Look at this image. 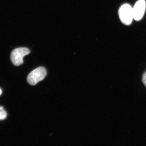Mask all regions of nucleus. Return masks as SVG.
<instances>
[{
    "label": "nucleus",
    "mask_w": 146,
    "mask_h": 146,
    "mask_svg": "<svg viewBox=\"0 0 146 146\" xmlns=\"http://www.w3.org/2000/svg\"><path fill=\"white\" fill-rule=\"evenodd\" d=\"M119 17L121 22L125 25H129L133 19V8L128 4H125L119 10Z\"/></svg>",
    "instance_id": "1"
},
{
    "label": "nucleus",
    "mask_w": 146,
    "mask_h": 146,
    "mask_svg": "<svg viewBox=\"0 0 146 146\" xmlns=\"http://www.w3.org/2000/svg\"><path fill=\"white\" fill-rule=\"evenodd\" d=\"M30 51L28 48H18L13 50L11 53V60L15 66H18L23 63V58L29 54Z\"/></svg>",
    "instance_id": "2"
},
{
    "label": "nucleus",
    "mask_w": 146,
    "mask_h": 146,
    "mask_svg": "<svg viewBox=\"0 0 146 146\" xmlns=\"http://www.w3.org/2000/svg\"><path fill=\"white\" fill-rule=\"evenodd\" d=\"M47 75L46 71L44 67H39L32 71L27 78L28 82L31 85H35L42 81Z\"/></svg>",
    "instance_id": "3"
},
{
    "label": "nucleus",
    "mask_w": 146,
    "mask_h": 146,
    "mask_svg": "<svg viewBox=\"0 0 146 146\" xmlns=\"http://www.w3.org/2000/svg\"><path fill=\"white\" fill-rule=\"evenodd\" d=\"M146 3L145 0H139L133 8V19L139 21L143 18L145 11Z\"/></svg>",
    "instance_id": "4"
},
{
    "label": "nucleus",
    "mask_w": 146,
    "mask_h": 146,
    "mask_svg": "<svg viewBox=\"0 0 146 146\" xmlns=\"http://www.w3.org/2000/svg\"><path fill=\"white\" fill-rule=\"evenodd\" d=\"M7 117V113L3 108L0 106V121L5 119Z\"/></svg>",
    "instance_id": "5"
},
{
    "label": "nucleus",
    "mask_w": 146,
    "mask_h": 146,
    "mask_svg": "<svg viewBox=\"0 0 146 146\" xmlns=\"http://www.w3.org/2000/svg\"><path fill=\"white\" fill-rule=\"evenodd\" d=\"M142 82L143 83L144 85L146 87V71L144 73L142 77Z\"/></svg>",
    "instance_id": "6"
},
{
    "label": "nucleus",
    "mask_w": 146,
    "mask_h": 146,
    "mask_svg": "<svg viewBox=\"0 0 146 146\" xmlns=\"http://www.w3.org/2000/svg\"><path fill=\"white\" fill-rule=\"evenodd\" d=\"M2 93V91L1 89H0V96H1V95Z\"/></svg>",
    "instance_id": "7"
}]
</instances>
